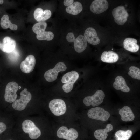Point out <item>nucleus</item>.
Here are the masks:
<instances>
[{
	"label": "nucleus",
	"mask_w": 140,
	"mask_h": 140,
	"mask_svg": "<svg viewBox=\"0 0 140 140\" xmlns=\"http://www.w3.org/2000/svg\"><path fill=\"white\" fill-rule=\"evenodd\" d=\"M128 75L132 78L140 80V69L139 68L135 66H131L129 69Z\"/></svg>",
	"instance_id": "bb28decb"
},
{
	"label": "nucleus",
	"mask_w": 140,
	"mask_h": 140,
	"mask_svg": "<svg viewBox=\"0 0 140 140\" xmlns=\"http://www.w3.org/2000/svg\"><path fill=\"white\" fill-rule=\"evenodd\" d=\"M24 90H27V89H26V88H25L24 89Z\"/></svg>",
	"instance_id": "7c9ffc66"
},
{
	"label": "nucleus",
	"mask_w": 140,
	"mask_h": 140,
	"mask_svg": "<svg viewBox=\"0 0 140 140\" xmlns=\"http://www.w3.org/2000/svg\"><path fill=\"white\" fill-rule=\"evenodd\" d=\"M16 46L15 41L9 36L4 38L2 43L0 42V49L3 52L9 53L13 51Z\"/></svg>",
	"instance_id": "2eb2a0df"
},
{
	"label": "nucleus",
	"mask_w": 140,
	"mask_h": 140,
	"mask_svg": "<svg viewBox=\"0 0 140 140\" xmlns=\"http://www.w3.org/2000/svg\"><path fill=\"white\" fill-rule=\"evenodd\" d=\"M132 134V131L130 130L126 131L119 130L115 134L116 140H128Z\"/></svg>",
	"instance_id": "b1692460"
},
{
	"label": "nucleus",
	"mask_w": 140,
	"mask_h": 140,
	"mask_svg": "<svg viewBox=\"0 0 140 140\" xmlns=\"http://www.w3.org/2000/svg\"><path fill=\"white\" fill-rule=\"evenodd\" d=\"M82 9L83 7L81 4L79 2L76 1L66 7V11L68 13L76 15L81 12Z\"/></svg>",
	"instance_id": "4be33fe9"
},
{
	"label": "nucleus",
	"mask_w": 140,
	"mask_h": 140,
	"mask_svg": "<svg viewBox=\"0 0 140 140\" xmlns=\"http://www.w3.org/2000/svg\"><path fill=\"white\" fill-rule=\"evenodd\" d=\"M112 14L115 22L120 25L125 23L129 16L126 10L123 6H119L114 8L112 11Z\"/></svg>",
	"instance_id": "1a4fd4ad"
},
{
	"label": "nucleus",
	"mask_w": 140,
	"mask_h": 140,
	"mask_svg": "<svg viewBox=\"0 0 140 140\" xmlns=\"http://www.w3.org/2000/svg\"><path fill=\"white\" fill-rule=\"evenodd\" d=\"M101 61L104 62L113 63L118 60L119 56L116 52L111 51H104L102 53L101 57Z\"/></svg>",
	"instance_id": "6ab92c4d"
},
{
	"label": "nucleus",
	"mask_w": 140,
	"mask_h": 140,
	"mask_svg": "<svg viewBox=\"0 0 140 140\" xmlns=\"http://www.w3.org/2000/svg\"><path fill=\"white\" fill-rule=\"evenodd\" d=\"M84 37L87 41L93 45H97L100 42V40L98 37L96 30L92 27H88L85 30Z\"/></svg>",
	"instance_id": "4468645a"
},
{
	"label": "nucleus",
	"mask_w": 140,
	"mask_h": 140,
	"mask_svg": "<svg viewBox=\"0 0 140 140\" xmlns=\"http://www.w3.org/2000/svg\"><path fill=\"white\" fill-rule=\"evenodd\" d=\"M6 129V126L4 123L0 122V134L2 133Z\"/></svg>",
	"instance_id": "cd10ccee"
},
{
	"label": "nucleus",
	"mask_w": 140,
	"mask_h": 140,
	"mask_svg": "<svg viewBox=\"0 0 140 140\" xmlns=\"http://www.w3.org/2000/svg\"><path fill=\"white\" fill-rule=\"evenodd\" d=\"M11 140V139H10V140Z\"/></svg>",
	"instance_id": "473e14b6"
},
{
	"label": "nucleus",
	"mask_w": 140,
	"mask_h": 140,
	"mask_svg": "<svg viewBox=\"0 0 140 140\" xmlns=\"http://www.w3.org/2000/svg\"><path fill=\"white\" fill-rule=\"evenodd\" d=\"M58 137L67 140H75L78 136L77 131L73 128L69 129L66 127L62 126L58 129L57 132Z\"/></svg>",
	"instance_id": "9b49d317"
},
{
	"label": "nucleus",
	"mask_w": 140,
	"mask_h": 140,
	"mask_svg": "<svg viewBox=\"0 0 140 140\" xmlns=\"http://www.w3.org/2000/svg\"><path fill=\"white\" fill-rule=\"evenodd\" d=\"M66 38L68 41L74 42V49L78 53L82 52L87 47V41L84 36L82 35H79L75 39L73 34L69 32L67 34Z\"/></svg>",
	"instance_id": "f03ea898"
},
{
	"label": "nucleus",
	"mask_w": 140,
	"mask_h": 140,
	"mask_svg": "<svg viewBox=\"0 0 140 140\" xmlns=\"http://www.w3.org/2000/svg\"><path fill=\"white\" fill-rule=\"evenodd\" d=\"M20 98L16 100L12 105L13 108L18 111L24 110L32 98L31 94L27 90H23L20 92Z\"/></svg>",
	"instance_id": "20e7f679"
},
{
	"label": "nucleus",
	"mask_w": 140,
	"mask_h": 140,
	"mask_svg": "<svg viewBox=\"0 0 140 140\" xmlns=\"http://www.w3.org/2000/svg\"><path fill=\"white\" fill-rule=\"evenodd\" d=\"M19 88L18 84L15 82H11L7 85L5 89L4 99L9 103L14 102L17 97L16 92Z\"/></svg>",
	"instance_id": "9d476101"
},
{
	"label": "nucleus",
	"mask_w": 140,
	"mask_h": 140,
	"mask_svg": "<svg viewBox=\"0 0 140 140\" xmlns=\"http://www.w3.org/2000/svg\"><path fill=\"white\" fill-rule=\"evenodd\" d=\"M73 0H64V4L66 6H68L73 3Z\"/></svg>",
	"instance_id": "c85d7f7f"
},
{
	"label": "nucleus",
	"mask_w": 140,
	"mask_h": 140,
	"mask_svg": "<svg viewBox=\"0 0 140 140\" xmlns=\"http://www.w3.org/2000/svg\"><path fill=\"white\" fill-rule=\"evenodd\" d=\"M22 126L23 131L28 134L29 137L32 139H37L41 135L39 129L31 120L27 119L24 121L22 123Z\"/></svg>",
	"instance_id": "7ed1b4c3"
},
{
	"label": "nucleus",
	"mask_w": 140,
	"mask_h": 140,
	"mask_svg": "<svg viewBox=\"0 0 140 140\" xmlns=\"http://www.w3.org/2000/svg\"><path fill=\"white\" fill-rule=\"evenodd\" d=\"M36 63L34 57L33 55H30L27 56L25 60L21 62L20 68L23 72L29 73L33 71Z\"/></svg>",
	"instance_id": "ddd939ff"
},
{
	"label": "nucleus",
	"mask_w": 140,
	"mask_h": 140,
	"mask_svg": "<svg viewBox=\"0 0 140 140\" xmlns=\"http://www.w3.org/2000/svg\"><path fill=\"white\" fill-rule=\"evenodd\" d=\"M87 115L91 119L103 121L107 120L110 116L108 112L100 107L93 108L90 109L88 112Z\"/></svg>",
	"instance_id": "423d86ee"
},
{
	"label": "nucleus",
	"mask_w": 140,
	"mask_h": 140,
	"mask_svg": "<svg viewBox=\"0 0 140 140\" xmlns=\"http://www.w3.org/2000/svg\"><path fill=\"white\" fill-rule=\"evenodd\" d=\"M105 97L104 92L101 90H97L92 96H87L83 100L84 104L87 106L91 105L95 107L100 105L103 102Z\"/></svg>",
	"instance_id": "0eeeda50"
},
{
	"label": "nucleus",
	"mask_w": 140,
	"mask_h": 140,
	"mask_svg": "<svg viewBox=\"0 0 140 140\" xmlns=\"http://www.w3.org/2000/svg\"><path fill=\"white\" fill-rule=\"evenodd\" d=\"M47 26V23L45 22H39L35 24L33 26V32L37 34L45 31Z\"/></svg>",
	"instance_id": "393cba45"
},
{
	"label": "nucleus",
	"mask_w": 140,
	"mask_h": 140,
	"mask_svg": "<svg viewBox=\"0 0 140 140\" xmlns=\"http://www.w3.org/2000/svg\"><path fill=\"white\" fill-rule=\"evenodd\" d=\"M54 37V34L51 31H45L36 35L37 39L40 40L50 41L53 39Z\"/></svg>",
	"instance_id": "a878e982"
},
{
	"label": "nucleus",
	"mask_w": 140,
	"mask_h": 140,
	"mask_svg": "<svg viewBox=\"0 0 140 140\" xmlns=\"http://www.w3.org/2000/svg\"><path fill=\"white\" fill-rule=\"evenodd\" d=\"M108 3L106 0H95L92 3L90 7L91 11L96 14L101 13L108 8Z\"/></svg>",
	"instance_id": "f8f14e48"
},
{
	"label": "nucleus",
	"mask_w": 140,
	"mask_h": 140,
	"mask_svg": "<svg viewBox=\"0 0 140 140\" xmlns=\"http://www.w3.org/2000/svg\"><path fill=\"white\" fill-rule=\"evenodd\" d=\"M113 86L116 89L120 90L124 92H128L130 91V89L127 85L124 79L121 76L116 77Z\"/></svg>",
	"instance_id": "aec40b11"
},
{
	"label": "nucleus",
	"mask_w": 140,
	"mask_h": 140,
	"mask_svg": "<svg viewBox=\"0 0 140 140\" xmlns=\"http://www.w3.org/2000/svg\"><path fill=\"white\" fill-rule=\"evenodd\" d=\"M137 40L134 38H127L123 42L124 48L127 51L132 52H137L139 49V47L137 44Z\"/></svg>",
	"instance_id": "a211bd4d"
},
{
	"label": "nucleus",
	"mask_w": 140,
	"mask_h": 140,
	"mask_svg": "<svg viewBox=\"0 0 140 140\" xmlns=\"http://www.w3.org/2000/svg\"><path fill=\"white\" fill-rule=\"evenodd\" d=\"M21 88V87L20 86V87H19V88Z\"/></svg>",
	"instance_id": "2f4dec72"
},
{
	"label": "nucleus",
	"mask_w": 140,
	"mask_h": 140,
	"mask_svg": "<svg viewBox=\"0 0 140 140\" xmlns=\"http://www.w3.org/2000/svg\"><path fill=\"white\" fill-rule=\"evenodd\" d=\"M79 76L78 73L74 71L68 72L63 76L61 81L64 84L62 88L65 92L69 93L72 90L74 84Z\"/></svg>",
	"instance_id": "f257e3e1"
},
{
	"label": "nucleus",
	"mask_w": 140,
	"mask_h": 140,
	"mask_svg": "<svg viewBox=\"0 0 140 140\" xmlns=\"http://www.w3.org/2000/svg\"><path fill=\"white\" fill-rule=\"evenodd\" d=\"M67 67L64 63L59 62L57 63L53 69L46 71L44 74L46 80L48 82H52L55 80L59 72L66 70Z\"/></svg>",
	"instance_id": "6e6552de"
},
{
	"label": "nucleus",
	"mask_w": 140,
	"mask_h": 140,
	"mask_svg": "<svg viewBox=\"0 0 140 140\" xmlns=\"http://www.w3.org/2000/svg\"><path fill=\"white\" fill-rule=\"evenodd\" d=\"M113 129L111 124H108L104 129L96 130L94 133V137L98 140H105L108 136L107 133L112 131Z\"/></svg>",
	"instance_id": "412c9836"
},
{
	"label": "nucleus",
	"mask_w": 140,
	"mask_h": 140,
	"mask_svg": "<svg viewBox=\"0 0 140 140\" xmlns=\"http://www.w3.org/2000/svg\"><path fill=\"white\" fill-rule=\"evenodd\" d=\"M0 24L1 27L4 29L9 28L12 30H16L18 29L16 25L12 23L9 20V17L7 15L3 16L1 19Z\"/></svg>",
	"instance_id": "5701e85b"
},
{
	"label": "nucleus",
	"mask_w": 140,
	"mask_h": 140,
	"mask_svg": "<svg viewBox=\"0 0 140 140\" xmlns=\"http://www.w3.org/2000/svg\"><path fill=\"white\" fill-rule=\"evenodd\" d=\"M119 114L121 116L122 120L125 122H129L133 120L135 116L131 108L125 106L120 109Z\"/></svg>",
	"instance_id": "f3484780"
},
{
	"label": "nucleus",
	"mask_w": 140,
	"mask_h": 140,
	"mask_svg": "<svg viewBox=\"0 0 140 140\" xmlns=\"http://www.w3.org/2000/svg\"><path fill=\"white\" fill-rule=\"evenodd\" d=\"M51 11L48 9L44 11L40 8H38L34 10L33 16L34 18L38 22H43L49 19L51 15Z\"/></svg>",
	"instance_id": "dca6fc26"
},
{
	"label": "nucleus",
	"mask_w": 140,
	"mask_h": 140,
	"mask_svg": "<svg viewBox=\"0 0 140 140\" xmlns=\"http://www.w3.org/2000/svg\"><path fill=\"white\" fill-rule=\"evenodd\" d=\"M49 107L52 113L56 116L64 114L66 110L65 102L60 99H55L51 101L49 103Z\"/></svg>",
	"instance_id": "39448f33"
},
{
	"label": "nucleus",
	"mask_w": 140,
	"mask_h": 140,
	"mask_svg": "<svg viewBox=\"0 0 140 140\" xmlns=\"http://www.w3.org/2000/svg\"><path fill=\"white\" fill-rule=\"evenodd\" d=\"M4 2V1L2 0H0V4H2Z\"/></svg>",
	"instance_id": "c756f323"
}]
</instances>
